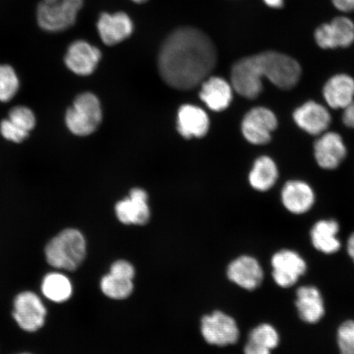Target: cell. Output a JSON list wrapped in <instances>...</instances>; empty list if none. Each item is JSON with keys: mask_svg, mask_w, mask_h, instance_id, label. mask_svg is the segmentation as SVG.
Instances as JSON below:
<instances>
[{"mask_svg": "<svg viewBox=\"0 0 354 354\" xmlns=\"http://www.w3.org/2000/svg\"><path fill=\"white\" fill-rule=\"evenodd\" d=\"M101 41L106 46H113L129 38L134 30V24L126 12H104L96 25Z\"/></svg>", "mask_w": 354, "mask_h": 354, "instance_id": "13", "label": "cell"}, {"mask_svg": "<svg viewBox=\"0 0 354 354\" xmlns=\"http://www.w3.org/2000/svg\"><path fill=\"white\" fill-rule=\"evenodd\" d=\"M274 281L281 287H290L306 271V263L294 251L281 250L272 259Z\"/></svg>", "mask_w": 354, "mask_h": 354, "instance_id": "14", "label": "cell"}, {"mask_svg": "<svg viewBox=\"0 0 354 354\" xmlns=\"http://www.w3.org/2000/svg\"><path fill=\"white\" fill-rule=\"evenodd\" d=\"M103 113L100 101L90 92L82 93L66 110L65 124L68 131L77 136L93 134L100 127Z\"/></svg>", "mask_w": 354, "mask_h": 354, "instance_id": "4", "label": "cell"}, {"mask_svg": "<svg viewBox=\"0 0 354 354\" xmlns=\"http://www.w3.org/2000/svg\"><path fill=\"white\" fill-rule=\"evenodd\" d=\"M323 96L331 109H346L354 100V79L347 74L335 75L325 84Z\"/></svg>", "mask_w": 354, "mask_h": 354, "instance_id": "19", "label": "cell"}, {"mask_svg": "<svg viewBox=\"0 0 354 354\" xmlns=\"http://www.w3.org/2000/svg\"><path fill=\"white\" fill-rule=\"evenodd\" d=\"M314 154L323 169L333 170L346 157L347 149L338 133L324 132L314 145Z\"/></svg>", "mask_w": 354, "mask_h": 354, "instance_id": "15", "label": "cell"}, {"mask_svg": "<svg viewBox=\"0 0 354 354\" xmlns=\"http://www.w3.org/2000/svg\"><path fill=\"white\" fill-rule=\"evenodd\" d=\"M201 331L205 342L214 346H228L236 344L240 338L236 320L218 310L202 317Z\"/></svg>", "mask_w": 354, "mask_h": 354, "instance_id": "7", "label": "cell"}, {"mask_svg": "<svg viewBox=\"0 0 354 354\" xmlns=\"http://www.w3.org/2000/svg\"><path fill=\"white\" fill-rule=\"evenodd\" d=\"M86 255V239L82 232L75 228L63 230L44 248L47 263L63 272L76 271L85 261Z\"/></svg>", "mask_w": 354, "mask_h": 354, "instance_id": "2", "label": "cell"}, {"mask_svg": "<svg viewBox=\"0 0 354 354\" xmlns=\"http://www.w3.org/2000/svg\"><path fill=\"white\" fill-rule=\"evenodd\" d=\"M199 96L211 110L221 112L232 103V88L225 79L211 77L202 83Z\"/></svg>", "mask_w": 354, "mask_h": 354, "instance_id": "21", "label": "cell"}, {"mask_svg": "<svg viewBox=\"0 0 354 354\" xmlns=\"http://www.w3.org/2000/svg\"><path fill=\"white\" fill-rule=\"evenodd\" d=\"M19 77L10 65L0 64V102H10L19 92Z\"/></svg>", "mask_w": 354, "mask_h": 354, "instance_id": "27", "label": "cell"}, {"mask_svg": "<svg viewBox=\"0 0 354 354\" xmlns=\"http://www.w3.org/2000/svg\"><path fill=\"white\" fill-rule=\"evenodd\" d=\"M245 354H271V351L258 346L250 342H248L245 347Z\"/></svg>", "mask_w": 354, "mask_h": 354, "instance_id": "35", "label": "cell"}, {"mask_svg": "<svg viewBox=\"0 0 354 354\" xmlns=\"http://www.w3.org/2000/svg\"><path fill=\"white\" fill-rule=\"evenodd\" d=\"M262 79L255 55L243 57L232 66L233 88L246 99L254 100L260 95L263 91Z\"/></svg>", "mask_w": 354, "mask_h": 354, "instance_id": "9", "label": "cell"}, {"mask_svg": "<svg viewBox=\"0 0 354 354\" xmlns=\"http://www.w3.org/2000/svg\"><path fill=\"white\" fill-rule=\"evenodd\" d=\"M339 229V224L335 221H318L311 232L314 247L324 254H330L337 252L340 248V243L336 238Z\"/></svg>", "mask_w": 354, "mask_h": 354, "instance_id": "24", "label": "cell"}, {"mask_svg": "<svg viewBox=\"0 0 354 354\" xmlns=\"http://www.w3.org/2000/svg\"><path fill=\"white\" fill-rule=\"evenodd\" d=\"M283 205L295 214H302L311 209L315 201V194L307 183L302 180H290L281 192Z\"/></svg>", "mask_w": 354, "mask_h": 354, "instance_id": "20", "label": "cell"}, {"mask_svg": "<svg viewBox=\"0 0 354 354\" xmlns=\"http://www.w3.org/2000/svg\"><path fill=\"white\" fill-rule=\"evenodd\" d=\"M294 121L301 129L310 135L323 134L330 126L331 116L324 106L314 101H308L296 109Z\"/></svg>", "mask_w": 354, "mask_h": 354, "instance_id": "17", "label": "cell"}, {"mask_svg": "<svg viewBox=\"0 0 354 354\" xmlns=\"http://www.w3.org/2000/svg\"><path fill=\"white\" fill-rule=\"evenodd\" d=\"M48 311L41 296L35 292L25 290L13 300L12 317L19 328L35 333L46 325Z\"/></svg>", "mask_w": 354, "mask_h": 354, "instance_id": "6", "label": "cell"}, {"mask_svg": "<svg viewBox=\"0 0 354 354\" xmlns=\"http://www.w3.org/2000/svg\"><path fill=\"white\" fill-rule=\"evenodd\" d=\"M82 6L83 0H42L37 8V24L44 32H64L76 24Z\"/></svg>", "mask_w": 354, "mask_h": 354, "instance_id": "5", "label": "cell"}, {"mask_svg": "<svg viewBox=\"0 0 354 354\" xmlns=\"http://www.w3.org/2000/svg\"><path fill=\"white\" fill-rule=\"evenodd\" d=\"M117 218L124 225H144L149 223L151 212L148 205V194L144 189H131L129 196L115 206Z\"/></svg>", "mask_w": 354, "mask_h": 354, "instance_id": "12", "label": "cell"}, {"mask_svg": "<svg viewBox=\"0 0 354 354\" xmlns=\"http://www.w3.org/2000/svg\"><path fill=\"white\" fill-rule=\"evenodd\" d=\"M100 287L106 297L113 300H124L130 297L134 291L131 280L107 273L101 278Z\"/></svg>", "mask_w": 354, "mask_h": 354, "instance_id": "26", "label": "cell"}, {"mask_svg": "<svg viewBox=\"0 0 354 354\" xmlns=\"http://www.w3.org/2000/svg\"><path fill=\"white\" fill-rule=\"evenodd\" d=\"M296 306L304 322L317 323L324 315L325 310L319 290L315 287L304 286L297 291Z\"/></svg>", "mask_w": 354, "mask_h": 354, "instance_id": "23", "label": "cell"}, {"mask_svg": "<svg viewBox=\"0 0 354 354\" xmlns=\"http://www.w3.org/2000/svg\"><path fill=\"white\" fill-rule=\"evenodd\" d=\"M17 354H32V353H17Z\"/></svg>", "mask_w": 354, "mask_h": 354, "instance_id": "39", "label": "cell"}, {"mask_svg": "<svg viewBox=\"0 0 354 354\" xmlns=\"http://www.w3.org/2000/svg\"><path fill=\"white\" fill-rule=\"evenodd\" d=\"M255 55L261 77L267 78L282 90H290L297 85L302 69L293 57L276 51H266Z\"/></svg>", "mask_w": 354, "mask_h": 354, "instance_id": "3", "label": "cell"}, {"mask_svg": "<svg viewBox=\"0 0 354 354\" xmlns=\"http://www.w3.org/2000/svg\"><path fill=\"white\" fill-rule=\"evenodd\" d=\"M343 122L345 126L354 129V100L348 107L344 109Z\"/></svg>", "mask_w": 354, "mask_h": 354, "instance_id": "34", "label": "cell"}, {"mask_svg": "<svg viewBox=\"0 0 354 354\" xmlns=\"http://www.w3.org/2000/svg\"><path fill=\"white\" fill-rule=\"evenodd\" d=\"M0 134L4 139L11 142L19 144L28 138L30 133L22 130L21 128L6 118L0 122Z\"/></svg>", "mask_w": 354, "mask_h": 354, "instance_id": "31", "label": "cell"}, {"mask_svg": "<svg viewBox=\"0 0 354 354\" xmlns=\"http://www.w3.org/2000/svg\"><path fill=\"white\" fill-rule=\"evenodd\" d=\"M338 344L342 354H354V321H347L338 330Z\"/></svg>", "mask_w": 354, "mask_h": 354, "instance_id": "30", "label": "cell"}, {"mask_svg": "<svg viewBox=\"0 0 354 354\" xmlns=\"http://www.w3.org/2000/svg\"><path fill=\"white\" fill-rule=\"evenodd\" d=\"M227 276L230 281L247 290L257 289L263 280V271L253 257L241 256L229 264Z\"/></svg>", "mask_w": 354, "mask_h": 354, "instance_id": "16", "label": "cell"}, {"mask_svg": "<svg viewBox=\"0 0 354 354\" xmlns=\"http://www.w3.org/2000/svg\"><path fill=\"white\" fill-rule=\"evenodd\" d=\"M348 253L354 261V233L349 237L348 241Z\"/></svg>", "mask_w": 354, "mask_h": 354, "instance_id": "37", "label": "cell"}, {"mask_svg": "<svg viewBox=\"0 0 354 354\" xmlns=\"http://www.w3.org/2000/svg\"><path fill=\"white\" fill-rule=\"evenodd\" d=\"M314 39L322 50L351 47L354 43V21L346 16L336 17L317 26Z\"/></svg>", "mask_w": 354, "mask_h": 354, "instance_id": "8", "label": "cell"}, {"mask_svg": "<svg viewBox=\"0 0 354 354\" xmlns=\"http://www.w3.org/2000/svg\"><path fill=\"white\" fill-rule=\"evenodd\" d=\"M41 290L44 297L50 302L64 304L73 297V283L65 272L55 269L43 277Z\"/></svg>", "mask_w": 354, "mask_h": 354, "instance_id": "22", "label": "cell"}, {"mask_svg": "<svg viewBox=\"0 0 354 354\" xmlns=\"http://www.w3.org/2000/svg\"><path fill=\"white\" fill-rule=\"evenodd\" d=\"M209 124L207 114L196 106L185 104L178 111L177 130L185 138H201L209 131Z\"/></svg>", "mask_w": 354, "mask_h": 354, "instance_id": "18", "label": "cell"}, {"mask_svg": "<svg viewBox=\"0 0 354 354\" xmlns=\"http://www.w3.org/2000/svg\"><path fill=\"white\" fill-rule=\"evenodd\" d=\"M263 1L268 7L279 10L284 7L286 0H263Z\"/></svg>", "mask_w": 354, "mask_h": 354, "instance_id": "36", "label": "cell"}, {"mask_svg": "<svg viewBox=\"0 0 354 354\" xmlns=\"http://www.w3.org/2000/svg\"><path fill=\"white\" fill-rule=\"evenodd\" d=\"M109 273L113 275L127 279V280H134L136 277V268L134 266L127 260L120 259L115 261L111 265Z\"/></svg>", "mask_w": 354, "mask_h": 354, "instance_id": "32", "label": "cell"}, {"mask_svg": "<svg viewBox=\"0 0 354 354\" xmlns=\"http://www.w3.org/2000/svg\"><path fill=\"white\" fill-rule=\"evenodd\" d=\"M249 342L263 348H275L279 343L277 332L271 325L262 324L252 330L249 336Z\"/></svg>", "mask_w": 354, "mask_h": 354, "instance_id": "28", "label": "cell"}, {"mask_svg": "<svg viewBox=\"0 0 354 354\" xmlns=\"http://www.w3.org/2000/svg\"><path fill=\"white\" fill-rule=\"evenodd\" d=\"M331 3L339 12L344 13L354 12V0H331Z\"/></svg>", "mask_w": 354, "mask_h": 354, "instance_id": "33", "label": "cell"}, {"mask_svg": "<svg viewBox=\"0 0 354 354\" xmlns=\"http://www.w3.org/2000/svg\"><path fill=\"white\" fill-rule=\"evenodd\" d=\"M98 48L83 39L73 41L66 50L64 63L71 72L87 77L95 73L101 60Z\"/></svg>", "mask_w": 354, "mask_h": 354, "instance_id": "11", "label": "cell"}, {"mask_svg": "<svg viewBox=\"0 0 354 354\" xmlns=\"http://www.w3.org/2000/svg\"><path fill=\"white\" fill-rule=\"evenodd\" d=\"M277 118L272 111L257 107L245 115L242 122V133L250 143L266 145L271 140L272 132L277 129Z\"/></svg>", "mask_w": 354, "mask_h": 354, "instance_id": "10", "label": "cell"}, {"mask_svg": "<svg viewBox=\"0 0 354 354\" xmlns=\"http://www.w3.org/2000/svg\"><path fill=\"white\" fill-rule=\"evenodd\" d=\"M8 118L22 130L29 133L37 126V118L33 111L26 106H16L12 108L8 113Z\"/></svg>", "mask_w": 354, "mask_h": 354, "instance_id": "29", "label": "cell"}, {"mask_svg": "<svg viewBox=\"0 0 354 354\" xmlns=\"http://www.w3.org/2000/svg\"><path fill=\"white\" fill-rule=\"evenodd\" d=\"M132 1L136 3H144L145 2H147L148 0H132Z\"/></svg>", "mask_w": 354, "mask_h": 354, "instance_id": "38", "label": "cell"}, {"mask_svg": "<svg viewBox=\"0 0 354 354\" xmlns=\"http://www.w3.org/2000/svg\"><path fill=\"white\" fill-rule=\"evenodd\" d=\"M277 179L278 168L271 158L262 156L257 159L249 177L252 187L259 192H267Z\"/></svg>", "mask_w": 354, "mask_h": 354, "instance_id": "25", "label": "cell"}, {"mask_svg": "<svg viewBox=\"0 0 354 354\" xmlns=\"http://www.w3.org/2000/svg\"><path fill=\"white\" fill-rule=\"evenodd\" d=\"M216 62V47L205 33L194 28H180L162 44L158 65L167 86L189 91L209 77Z\"/></svg>", "mask_w": 354, "mask_h": 354, "instance_id": "1", "label": "cell"}]
</instances>
